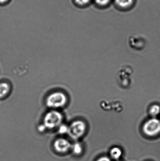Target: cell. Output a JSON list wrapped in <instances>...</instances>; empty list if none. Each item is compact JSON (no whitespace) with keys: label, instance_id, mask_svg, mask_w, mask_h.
<instances>
[{"label":"cell","instance_id":"1","mask_svg":"<svg viewBox=\"0 0 160 161\" xmlns=\"http://www.w3.org/2000/svg\"><path fill=\"white\" fill-rule=\"evenodd\" d=\"M66 102L67 97L65 94L61 92H56L48 97L46 103L49 108H59L65 106Z\"/></svg>","mask_w":160,"mask_h":161},{"label":"cell","instance_id":"2","mask_svg":"<svg viewBox=\"0 0 160 161\" xmlns=\"http://www.w3.org/2000/svg\"><path fill=\"white\" fill-rule=\"evenodd\" d=\"M63 116L60 113L52 111L48 113L44 117V125L48 129L54 128L62 123Z\"/></svg>","mask_w":160,"mask_h":161},{"label":"cell","instance_id":"3","mask_svg":"<svg viewBox=\"0 0 160 161\" xmlns=\"http://www.w3.org/2000/svg\"><path fill=\"white\" fill-rule=\"evenodd\" d=\"M86 126L82 121H77L73 122L69 128L70 136L74 139H77L82 136L85 132Z\"/></svg>","mask_w":160,"mask_h":161},{"label":"cell","instance_id":"4","mask_svg":"<svg viewBox=\"0 0 160 161\" xmlns=\"http://www.w3.org/2000/svg\"><path fill=\"white\" fill-rule=\"evenodd\" d=\"M143 131L147 135L154 136L160 132V121L157 119H151L144 125Z\"/></svg>","mask_w":160,"mask_h":161},{"label":"cell","instance_id":"5","mask_svg":"<svg viewBox=\"0 0 160 161\" xmlns=\"http://www.w3.org/2000/svg\"><path fill=\"white\" fill-rule=\"evenodd\" d=\"M54 145L55 150L60 153H66L71 147V144L67 140L61 138L56 140Z\"/></svg>","mask_w":160,"mask_h":161},{"label":"cell","instance_id":"6","mask_svg":"<svg viewBox=\"0 0 160 161\" xmlns=\"http://www.w3.org/2000/svg\"><path fill=\"white\" fill-rule=\"evenodd\" d=\"M122 151L118 147H114L110 151V155L113 159L118 160L122 156Z\"/></svg>","mask_w":160,"mask_h":161},{"label":"cell","instance_id":"7","mask_svg":"<svg viewBox=\"0 0 160 161\" xmlns=\"http://www.w3.org/2000/svg\"><path fill=\"white\" fill-rule=\"evenodd\" d=\"M10 87L5 82L0 83V98L6 96L9 92Z\"/></svg>","mask_w":160,"mask_h":161},{"label":"cell","instance_id":"8","mask_svg":"<svg viewBox=\"0 0 160 161\" xmlns=\"http://www.w3.org/2000/svg\"><path fill=\"white\" fill-rule=\"evenodd\" d=\"M92 0H73V3L77 7L81 8L88 6Z\"/></svg>","mask_w":160,"mask_h":161},{"label":"cell","instance_id":"9","mask_svg":"<svg viewBox=\"0 0 160 161\" xmlns=\"http://www.w3.org/2000/svg\"><path fill=\"white\" fill-rule=\"evenodd\" d=\"M133 0H115L116 3L120 7L127 8L131 5Z\"/></svg>","mask_w":160,"mask_h":161},{"label":"cell","instance_id":"10","mask_svg":"<svg viewBox=\"0 0 160 161\" xmlns=\"http://www.w3.org/2000/svg\"><path fill=\"white\" fill-rule=\"evenodd\" d=\"M160 112V107L158 105H155L151 107L150 109V113L152 115H157Z\"/></svg>","mask_w":160,"mask_h":161},{"label":"cell","instance_id":"11","mask_svg":"<svg viewBox=\"0 0 160 161\" xmlns=\"http://www.w3.org/2000/svg\"><path fill=\"white\" fill-rule=\"evenodd\" d=\"M73 151L76 155H79L81 153L82 151V148L81 146L78 143H76L73 145Z\"/></svg>","mask_w":160,"mask_h":161},{"label":"cell","instance_id":"12","mask_svg":"<svg viewBox=\"0 0 160 161\" xmlns=\"http://www.w3.org/2000/svg\"><path fill=\"white\" fill-rule=\"evenodd\" d=\"M95 3L99 6H105L108 4L110 0H94Z\"/></svg>","mask_w":160,"mask_h":161},{"label":"cell","instance_id":"13","mask_svg":"<svg viewBox=\"0 0 160 161\" xmlns=\"http://www.w3.org/2000/svg\"><path fill=\"white\" fill-rule=\"evenodd\" d=\"M69 128L66 127V126L63 125L60 127L59 129V132L60 133L64 134V133H67L68 132Z\"/></svg>","mask_w":160,"mask_h":161},{"label":"cell","instance_id":"14","mask_svg":"<svg viewBox=\"0 0 160 161\" xmlns=\"http://www.w3.org/2000/svg\"><path fill=\"white\" fill-rule=\"evenodd\" d=\"M97 161H111V160L108 157H103L99 158Z\"/></svg>","mask_w":160,"mask_h":161},{"label":"cell","instance_id":"15","mask_svg":"<svg viewBox=\"0 0 160 161\" xmlns=\"http://www.w3.org/2000/svg\"><path fill=\"white\" fill-rule=\"evenodd\" d=\"M11 0H0V4H5L8 3L10 2Z\"/></svg>","mask_w":160,"mask_h":161},{"label":"cell","instance_id":"16","mask_svg":"<svg viewBox=\"0 0 160 161\" xmlns=\"http://www.w3.org/2000/svg\"></svg>","mask_w":160,"mask_h":161}]
</instances>
